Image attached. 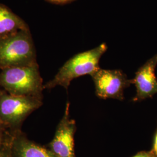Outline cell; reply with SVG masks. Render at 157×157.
I'll return each mask as SVG.
<instances>
[{
  "mask_svg": "<svg viewBox=\"0 0 157 157\" xmlns=\"http://www.w3.org/2000/svg\"><path fill=\"white\" fill-rule=\"evenodd\" d=\"M107 48V44L102 43L93 49L75 55L65 63L54 78L44 85V89H50L60 86L67 90L74 78L86 75L91 76L100 68V60Z\"/></svg>",
  "mask_w": 157,
  "mask_h": 157,
  "instance_id": "1",
  "label": "cell"
},
{
  "mask_svg": "<svg viewBox=\"0 0 157 157\" xmlns=\"http://www.w3.org/2000/svg\"><path fill=\"white\" fill-rule=\"evenodd\" d=\"M0 86L12 95L42 98L43 80L36 63L8 67L0 72Z\"/></svg>",
  "mask_w": 157,
  "mask_h": 157,
  "instance_id": "2",
  "label": "cell"
},
{
  "mask_svg": "<svg viewBox=\"0 0 157 157\" xmlns=\"http://www.w3.org/2000/svg\"><path fill=\"white\" fill-rule=\"evenodd\" d=\"M36 51L29 29L0 39V69L36 63Z\"/></svg>",
  "mask_w": 157,
  "mask_h": 157,
  "instance_id": "3",
  "label": "cell"
},
{
  "mask_svg": "<svg viewBox=\"0 0 157 157\" xmlns=\"http://www.w3.org/2000/svg\"><path fill=\"white\" fill-rule=\"evenodd\" d=\"M42 98L0 93V122L12 131L19 130L26 118L42 105Z\"/></svg>",
  "mask_w": 157,
  "mask_h": 157,
  "instance_id": "4",
  "label": "cell"
},
{
  "mask_svg": "<svg viewBox=\"0 0 157 157\" xmlns=\"http://www.w3.org/2000/svg\"><path fill=\"white\" fill-rule=\"evenodd\" d=\"M95 87V93L98 97L107 99H124V89L133 84L121 70H108L100 68L91 75Z\"/></svg>",
  "mask_w": 157,
  "mask_h": 157,
  "instance_id": "5",
  "label": "cell"
},
{
  "mask_svg": "<svg viewBox=\"0 0 157 157\" xmlns=\"http://www.w3.org/2000/svg\"><path fill=\"white\" fill-rule=\"evenodd\" d=\"M69 107L70 104L67 102L54 137L47 147L56 157H76L74 136L76 126V122L70 118Z\"/></svg>",
  "mask_w": 157,
  "mask_h": 157,
  "instance_id": "6",
  "label": "cell"
},
{
  "mask_svg": "<svg viewBox=\"0 0 157 157\" xmlns=\"http://www.w3.org/2000/svg\"><path fill=\"white\" fill-rule=\"evenodd\" d=\"M157 65V54L138 70L135 78L132 79L133 84L136 87V95L134 101L143 100L157 94V79L155 70Z\"/></svg>",
  "mask_w": 157,
  "mask_h": 157,
  "instance_id": "7",
  "label": "cell"
},
{
  "mask_svg": "<svg viewBox=\"0 0 157 157\" xmlns=\"http://www.w3.org/2000/svg\"><path fill=\"white\" fill-rule=\"evenodd\" d=\"M11 148L12 157H56L47 147L29 140L20 130L12 132Z\"/></svg>",
  "mask_w": 157,
  "mask_h": 157,
  "instance_id": "8",
  "label": "cell"
},
{
  "mask_svg": "<svg viewBox=\"0 0 157 157\" xmlns=\"http://www.w3.org/2000/svg\"><path fill=\"white\" fill-rule=\"evenodd\" d=\"M27 29V25L21 17L0 5V39Z\"/></svg>",
  "mask_w": 157,
  "mask_h": 157,
  "instance_id": "9",
  "label": "cell"
},
{
  "mask_svg": "<svg viewBox=\"0 0 157 157\" xmlns=\"http://www.w3.org/2000/svg\"><path fill=\"white\" fill-rule=\"evenodd\" d=\"M11 133L7 140L0 146V157H12L11 148Z\"/></svg>",
  "mask_w": 157,
  "mask_h": 157,
  "instance_id": "10",
  "label": "cell"
},
{
  "mask_svg": "<svg viewBox=\"0 0 157 157\" xmlns=\"http://www.w3.org/2000/svg\"><path fill=\"white\" fill-rule=\"evenodd\" d=\"M10 134L4 124L0 122V146L7 140Z\"/></svg>",
  "mask_w": 157,
  "mask_h": 157,
  "instance_id": "11",
  "label": "cell"
},
{
  "mask_svg": "<svg viewBox=\"0 0 157 157\" xmlns=\"http://www.w3.org/2000/svg\"><path fill=\"white\" fill-rule=\"evenodd\" d=\"M133 157H156L154 153L152 151H143L139 152L137 154H136Z\"/></svg>",
  "mask_w": 157,
  "mask_h": 157,
  "instance_id": "12",
  "label": "cell"
},
{
  "mask_svg": "<svg viewBox=\"0 0 157 157\" xmlns=\"http://www.w3.org/2000/svg\"><path fill=\"white\" fill-rule=\"evenodd\" d=\"M47 1L55 4H65L70 3L75 0H47Z\"/></svg>",
  "mask_w": 157,
  "mask_h": 157,
  "instance_id": "13",
  "label": "cell"
},
{
  "mask_svg": "<svg viewBox=\"0 0 157 157\" xmlns=\"http://www.w3.org/2000/svg\"><path fill=\"white\" fill-rule=\"evenodd\" d=\"M152 151L154 153L155 157H157V131L155 136V138H154Z\"/></svg>",
  "mask_w": 157,
  "mask_h": 157,
  "instance_id": "14",
  "label": "cell"
}]
</instances>
